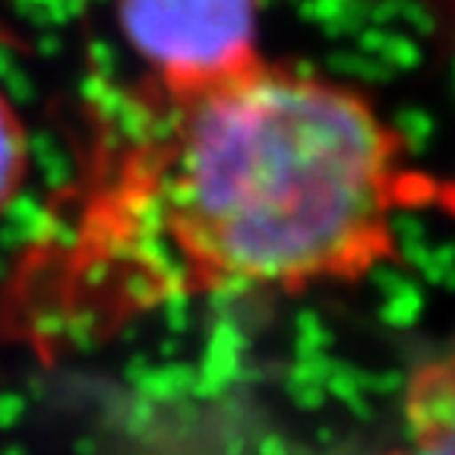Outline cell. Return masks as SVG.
Masks as SVG:
<instances>
[{
  "label": "cell",
  "instance_id": "obj_1",
  "mask_svg": "<svg viewBox=\"0 0 455 455\" xmlns=\"http://www.w3.org/2000/svg\"><path fill=\"white\" fill-rule=\"evenodd\" d=\"M83 117L79 178L13 278V323L44 345L187 300L357 282L398 256L402 212H455V184L408 164L367 95L263 54L99 79Z\"/></svg>",
  "mask_w": 455,
  "mask_h": 455
},
{
  "label": "cell",
  "instance_id": "obj_2",
  "mask_svg": "<svg viewBox=\"0 0 455 455\" xmlns=\"http://www.w3.org/2000/svg\"><path fill=\"white\" fill-rule=\"evenodd\" d=\"M124 28L156 76H203L259 54L253 0H124Z\"/></svg>",
  "mask_w": 455,
  "mask_h": 455
},
{
  "label": "cell",
  "instance_id": "obj_3",
  "mask_svg": "<svg viewBox=\"0 0 455 455\" xmlns=\"http://www.w3.org/2000/svg\"><path fill=\"white\" fill-rule=\"evenodd\" d=\"M402 418L405 443L386 455H455V345L411 370Z\"/></svg>",
  "mask_w": 455,
  "mask_h": 455
},
{
  "label": "cell",
  "instance_id": "obj_4",
  "mask_svg": "<svg viewBox=\"0 0 455 455\" xmlns=\"http://www.w3.org/2000/svg\"><path fill=\"white\" fill-rule=\"evenodd\" d=\"M28 174V140L16 108L0 92V212H7L20 196Z\"/></svg>",
  "mask_w": 455,
  "mask_h": 455
}]
</instances>
